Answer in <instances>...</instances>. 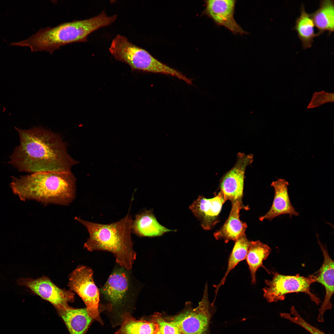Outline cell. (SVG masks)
<instances>
[{
  "instance_id": "cell-1",
  "label": "cell",
  "mask_w": 334,
  "mask_h": 334,
  "mask_svg": "<svg viewBox=\"0 0 334 334\" xmlns=\"http://www.w3.org/2000/svg\"><path fill=\"white\" fill-rule=\"evenodd\" d=\"M15 129L20 144L8 163L19 171L70 172L72 167L79 163L69 154L66 144L59 134L41 127Z\"/></svg>"
},
{
  "instance_id": "cell-2",
  "label": "cell",
  "mask_w": 334,
  "mask_h": 334,
  "mask_svg": "<svg viewBox=\"0 0 334 334\" xmlns=\"http://www.w3.org/2000/svg\"><path fill=\"white\" fill-rule=\"evenodd\" d=\"M11 177L10 187L22 200L66 206L76 196V178L71 172H38Z\"/></svg>"
},
{
  "instance_id": "cell-3",
  "label": "cell",
  "mask_w": 334,
  "mask_h": 334,
  "mask_svg": "<svg viewBox=\"0 0 334 334\" xmlns=\"http://www.w3.org/2000/svg\"><path fill=\"white\" fill-rule=\"evenodd\" d=\"M75 219L86 227L89 233L84 248L91 252L112 253L120 266L127 271L132 268L136 254L131 239L133 220L129 213L119 221L107 224L86 221L78 216Z\"/></svg>"
},
{
  "instance_id": "cell-4",
  "label": "cell",
  "mask_w": 334,
  "mask_h": 334,
  "mask_svg": "<svg viewBox=\"0 0 334 334\" xmlns=\"http://www.w3.org/2000/svg\"><path fill=\"white\" fill-rule=\"evenodd\" d=\"M117 15L108 16L105 11L85 19L62 23L54 27L39 29L28 39L10 45L29 47L32 52L45 51L50 54L62 46L76 42L87 41L88 36L94 31L113 23Z\"/></svg>"
},
{
  "instance_id": "cell-5",
  "label": "cell",
  "mask_w": 334,
  "mask_h": 334,
  "mask_svg": "<svg viewBox=\"0 0 334 334\" xmlns=\"http://www.w3.org/2000/svg\"><path fill=\"white\" fill-rule=\"evenodd\" d=\"M109 51L117 61L128 64L133 70L169 75L185 82L187 78L182 73L158 60L148 52L118 34L113 39Z\"/></svg>"
},
{
  "instance_id": "cell-6",
  "label": "cell",
  "mask_w": 334,
  "mask_h": 334,
  "mask_svg": "<svg viewBox=\"0 0 334 334\" xmlns=\"http://www.w3.org/2000/svg\"><path fill=\"white\" fill-rule=\"evenodd\" d=\"M214 304L209 302L206 283L203 298L196 307L193 308L191 302H186L183 309L178 314L163 317L176 324L183 334H211V320L216 311Z\"/></svg>"
},
{
  "instance_id": "cell-7",
  "label": "cell",
  "mask_w": 334,
  "mask_h": 334,
  "mask_svg": "<svg viewBox=\"0 0 334 334\" xmlns=\"http://www.w3.org/2000/svg\"><path fill=\"white\" fill-rule=\"evenodd\" d=\"M272 273V280H265L267 286L263 289V297L268 302L283 301L287 294L301 292L308 294L311 300L317 305L321 303L320 298L310 290V285L315 282L313 274L306 277L299 274L288 276L280 274L276 272Z\"/></svg>"
},
{
  "instance_id": "cell-8",
  "label": "cell",
  "mask_w": 334,
  "mask_h": 334,
  "mask_svg": "<svg viewBox=\"0 0 334 334\" xmlns=\"http://www.w3.org/2000/svg\"><path fill=\"white\" fill-rule=\"evenodd\" d=\"M93 273L90 268L79 265L69 274L67 286L82 300L89 315L103 325L100 315L99 291L94 281Z\"/></svg>"
},
{
  "instance_id": "cell-9",
  "label": "cell",
  "mask_w": 334,
  "mask_h": 334,
  "mask_svg": "<svg viewBox=\"0 0 334 334\" xmlns=\"http://www.w3.org/2000/svg\"><path fill=\"white\" fill-rule=\"evenodd\" d=\"M19 285L28 288L33 293L53 305L57 310L68 306L75 300V293L70 290L61 289L45 276L36 279L21 278L17 280Z\"/></svg>"
},
{
  "instance_id": "cell-10",
  "label": "cell",
  "mask_w": 334,
  "mask_h": 334,
  "mask_svg": "<svg viewBox=\"0 0 334 334\" xmlns=\"http://www.w3.org/2000/svg\"><path fill=\"white\" fill-rule=\"evenodd\" d=\"M127 270L121 267L114 270L100 291L109 304L107 309L116 311L121 322L120 310L125 307L129 296L130 282Z\"/></svg>"
},
{
  "instance_id": "cell-11",
  "label": "cell",
  "mask_w": 334,
  "mask_h": 334,
  "mask_svg": "<svg viewBox=\"0 0 334 334\" xmlns=\"http://www.w3.org/2000/svg\"><path fill=\"white\" fill-rule=\"evenodd\" d=\"M253 157L251 154L238 153L234 166L222 177L220 191L226 201L230 200L232 203L242 199L246 169L252 163Z\"/></svg>"
},
{
  "instance_id": "cell-12",
  "label": "cell",
  "mask_w": 334,
  "mask_h": 334,
  "mask_svg": "<svg viewBox=\"0 0 334 334\" xmlns=\"http://www.w3.org/2000/svg\"><path fill=\"white\" fill-rule=\"evenodd\" d=\"M225 201L220 191L217 195L211 199L199 195L189 208L200 221L202 228L205 230H210L218 222L219 214Z\"/></svg>"
},
{
  "instance_id": "cell-13",
  "label": "cell",
  "mask_w": 334,
  "mask_h": 334,
  "mask_svg": "<svg viewBox=\"0 0 334 334\" xmlns=\"http://www.w3.org/2000/svg\"><path fill=\"white\" fill-rule=\"evenodd\" d=\"M205 13L216 24L223 26L235 34H247L235 20L234 14L236 1L209 0L205 1Z\"/></svg>"
},
{
  "instance_id": "cell-14",
  "label": "cell",
  "mask_w": 334,
  "mask_h": 334,
  "mask_svg": "<svg viewBox=\"0 0 334 334\" xmlns=\"http://www.w3.org/2000/svg\"><path fill=\"white\" fill-rule=\"evenodd\" d=\"M318 243L322 251L324 260L319 269L314 274L315 282L323 285L325 289V295L324 300L319 309L317 320L318 322L324 321L323 316L326 311L331 310L332 307L331 298L334 293V262L328 253L327 248L322 245L319 241Z\"/></svg>"
},
{
  "instance_id": "cell-15",
  "label": "cell",
  "mask_w": 334,
  "mask_h": 334,
  "mask_svg": "<svg viewBox=\"0 0 334 334\" xmlns=\"http://www.w3.org/2000/svg\"><path fill=\"white\" fill-rule=\"evenodd\" d=\"M289 183L285 179L278 178L273 182L271 186L274 191V195L272 206L268 212L259 217L263 221L266 219L271 221L280 215L288 214L298 216L299 213L292 205L288 192Z\"/></svg>"
},
{
  "instance_id": "cell-16",
  "label": "cell",
  "mask_w": 334,
  "mask_h": 334,
  "mask_svg": "<svg viewBox=\"0 0 334 334\" xmlns=\"http://www.w3.org/2000/svg\"><path fill=\"white\" fill-rule=\"evenodd\" d=\"M232 207L229 216L222 227L214 233L216 240L223 239L225 243L230 240L235 241L240 237L245 234L247 226L239 218L241 210L248 209L242 203V199L232 203Z\"/></svg>"
},
{
  "instance_id": "cell-17",
  "label": "cell",
  "mask_w": 334,
  "mask_h": 334,
  "mask_svg": "<svg viewBox=\"0 0 334 334\" xmlns=\"http://www.w3.org/2000/svg\"><path fill=\"white\" fill-rule=\"evenodd\" d=\"M132 232L139 237L160 236L169 232L176 231L162 225L158 221L153 210L146 209L135 215L131 225Z\"/></svg>"
},
{
  "instance_id": "cell-18",
  "label": "cell",
  "mask_w": 334,
  "mask_h": 334,
  "mask_svg": "<svg viewBox=\"0 0 334 334\" xmlns=\"http://www.w3.org/2000/svg\"><path fill=\"white\" fill-rule=\"evenodd\" d=\"M70 334H86L94 319L86 308H75L70 306L57 310Z\"/></svg>"
},
{
  "instance_id": "cell-19",
  "label": "cell",
  "mask_w": 334,
  "mask_h": 334,
  "mask_svg": "<svg viewBox=\"0 0 334 334\" xmlns=\"http://www.w3.org/2000/svg\"><path fill=\"white\" fill-rule=\"evenodd\" d=\"M120 328L114 334H157V324L150 320L137 319L129 312L123 314L121 317Z\"/></svg>"
},
{
  "instance_id": "cell-20",
  "label": "cell",
  "mask_w": 334,
  "mask_h": 334,
  "mask_svg": "<svg viewBox=\"0 0 334 334\" xmlns=\"http://www.w3.org/2000/svg\"><path fill=\"white\" fill-rule=\"evenodd\" d=\"M272 251L271 248L267 244L259 241H251L245 259L248 266L251 282L255 284L256 282V272L260 267L264 268L263 262L267 259Z\"/></svg>"
},
{
  "instance_id": "cell-21",
  "label": "cell",
  "mask_w": 334,
  "mask_h": 334,
  "mask_svg": "<svg viewBox=\"0 0 334 334\" xmlns=\"http://www.w3.org/2000/svg\"><path fill=\"white\" fill-rule=\"evenodd\" d=\"M311 15L318 30V36L326 31L329 34L334 31V2L333 0L320 1L319 8Z\"/></svg>"
},
{
  "instance_id": "cell-22",
  "label": "cell",
  "mask_w": 334,
  "mask_h": 334,
  "mask_svg": "<svg viewBox=\"0 0 334 334\" xmlns=\"http://www.w3.org/2000/svg\"><path fill=\"white\" fill-rule=\"evenodd\" d=\"M315 24L310 14L307 13L303 4L301 5L300 14L296 19L294 29L301 41L304 49L312 46L314 38L318 36L315 32Z\"/></svg>"
},
{
  "instance_id": "cell-23",
  "label": "cell",
  "mask_w": 334,
  "mask_h": 334,
  "mask_svg": "<svg viewBox=\"0 0 334 334\" xmlns=\"http://www.w3.org/2000/svg\"><path fill=\"white\" fill-rule=\"evenodd\" d=\"M235 242L229 257L227 268L224 276L218 285H215V299H216L219 289L224 284L230 272L238 263L245 259L250 241L248 239L245 233L240 237Z\"/></svg>"
},
{
  "instance_id": "cell-24",
  "label": "cell",
  "mask_w": 334,
  "mask_h": 334,
  "mask_svg": "<svg viewBox=\"0 0 334 334\" xmlns=\"http://www.w3.org/2000/svg\"><path fill=\"white\" fill-rule=\"evenodd\" d=\"M290 311V313H280V317L298 325L311 334H326L306 322L299 314L294 306H291Z\"/></svg>"
},
{
  "instance_id": "cell-25",
  "label": "cell",
  "mask_w": 334,
  "mask_h": 334,
  "mask_svg": "<svg viewBox=\"0 0 334 334\" xmlns=\"http://www.w3.org/2000/svg\"><path fill=\"white\" fill-rule=\"evenodd\" d=\"M149 319L157 324L158 331L157 334H183L176 324L166 319L160 313H155Z\"/></svg>"
},
{
  "instance_id": "cell-26",
  "label": "cell",
  "mask_w": 334,
  "mask_h": 334,
  "mask_svg": "<svg viewBox=\"0 0 334 334\" xmlns=\"http://www.w3.org/2000/svg\"><path fill=\"white\" fill-rule=\"evenodd\" d=\"M334 94L333 93H325L324 92L316 93L314 94L312 100L310 105V107H315L322 104L328 102L333 101Z\"/></svg>"
}]
</instances>
